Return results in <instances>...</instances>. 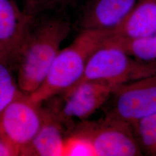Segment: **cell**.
<instances>
[{
	"label": "cell",
	"instance_id": "7",
	"mask_svg": "<svg viewBox=\"0 0 156 156\" xmlns=\"http://www.w3.org/2000/svg\"><path fill=\"white\" fill-rule=\"evenodd\" d=\"M76 131L91 141L97 156H139L142 150L129 123L104 118L84 122Z\"/></svg>",
	"mask_w": 156,
	"mask_h": 156
},
{
	"label": "cell",
	"instance_id": "9",
	"mask_svg": "<svg viewBox=\"0 0 156 156\" xmlns=\"http://www.w3.org/2000/svg\"><path fill=\"white\" fill-rule=\"evenodd\" d=\"M137 0H88L79 24L82 30H112L122 22Z\"/></svg>",
	"mask_w": 156,
	"mask_h": 156
},
{
	"label": "cell",
	"instance_id": "4",
	"mask_svg": "<svg viewBox=\"0 0 156 156\" xmlns=\"http://www.w3.org/2000/svg\"><path fill=\"white\" fill-rule=\"evenodd\" d=\"M105 117L134 124L156 112V73L117 87Z\"/></svg>",
	"mask_w": 156,
	"mask_h": 156
},
{
	"label": "cell",
	"instance_id": "14",
	"mask_svg": "<svg viewBox=\"0 0 156 156\" xmlns=\"http://www.w3.org/2000/svg\"><path fill=\"white\" fill-rule=\"evenodd\" d=\"M13 69L5 60H0V113L23 93L13 75Z\"/></svg>",
	"mask_w": 156,
	"mask_h": 156
},
{
	"label": "cell",
	"instance_id": "17",
	"mask_svg": "<svg viewBox=\"0 0 156 156\" xmlns=\"http://www.w3.org/2000/svg\"><path fill=\"white\" fill-rule=\"evenodd\" d=\"M17 154L4 140L0 138V156H15Z\"/></svg>",
	"mask_w": 156,
	"mask_h": 156
},
{
	"label": "cell",
	"instance_id": "6",
	"mask_svg": "<svg viewBox=\"0 0 156 156\" xmlns=\"http://www.w3.org/2000/svg\"><path fill=\"white\" fill-rule=\"evenodd\" d=\"M117 87L101 81L83 82L58 94L62 95V100L49 109L62 124L75 119L84 120L106 103Z\"/></svg>",
	"mask_w": 156,
	"mask_h": 156
},
{
	"label": "cell",
	"instance_id": "18",
	"mask_svg": "<svg viewBox=\"0 0 156 156\" xmlns=\"http://www.w3.org/2000/svg\"><path fill=\"white\" fill-rule=\"evenodd\" d=\"M0 60H5V59H4V58L2 56V55H1V54H0Z\"/></svg>",
	"mask_w": 156,
	"mask_h": 156
},
{
	"label": "cell",
	"instance_id": "2",
	"mask_svg": "<svg viewBox=\"0 0 156 156\" xmlns=\"http://www.w3.org/2000/svg\"><path fill=\"white\" fill-rule=\"evenodd\" d=\"M112 34V30H82L73 42L57 53L44 81L30 95L41 104L72 87L83 74L90 57Z\"/></svg>",
	"mask_w": 156,
	"mask_h": 156
},
{
	"label": "cell",
	"instance_id": "10",
	"mask_svg": "<svg viewBox=\"0 0 156 156\" xmlns=\"http://www.w3.org/2000/svg\"><path fill=\"white\" fill-rule=\"evenodd\" d=\"M63 124L49 109L42 108L37 133L23 151V156H63Z\"/></svg>",
	"mask_w": 156,
	"mask_h": 156
},
{
	"label": "cell",
	"instance_id": "3",
	"mask_svg": "<svg viewBox=\"0 0 156 156\" xmlns=\"http://www.w3.org/2000/svg\"><path fill=\"white\" fill-rule=\"evenodd\" d=\"M111 35L90 57L76 84L95 80L118 87L156 73V63L142 62L129 56L112 41Z\"/></svg>",
	"mask_w": 156,
	"mask_h": 156
},
{
	"label": "cell",
	"instance_id": "1",
	"mask_svg": "<svg viewBox=\"0 0 156 156\" xmlns=\"http://www.w3.org/2000/svg\"><path fill=\"white\" fill-rule=\"evenodd\" d=\"M70 31V22L62 15L34 16L15 70L17 83L23 93L32 94L42 83Z\"/></svg>",
	"mask_w": 156,
	"mask_h": 156
},
{
	"label": "cell",
	"instance_id": "8",
	"mask_svg": "<svg viewBox=\"0 0 156 156\" xmlns=\"http://www.w3.org/2000/svg\"><path fill=\"white\" fill-rule=\"evenodd\" d=\"M34 17L13 0H0V54L13 71Z\"/></svg>",
	"mask_w": 156,
	"mask_h": 156
},
{
	"label": "cell",
	"instance_id": "12",
	"mask_svg": "<svg viewBox=\"0 0 156 156\" xmlns=\"http://www.w3.org/2000/svg\"><path fill=\"white\" fill-rule=\"evenodd\" d=\"M110 38L129 56L142 62L156 63V34L138 39H124L112 35Z\"/></svg>",
	"mask_w": 156,
	"mask_h": 156
},
{
	"label": "cell",
	"instance_id": "11",
	"mask_svg": "<svg viewBox=\"0 0 156 156\" xmlns=\"http://www.w3.org/2000/svg\"><path fill=\"white\" fill-rule=\"evenodd\" d=\"M112 33L124 39H138L156 34V0H137Z\"/></svg>",
	"mask_w": 156,
	"mask_h": 156
},
{
	"label": "cell",
	"instance_id": "16",
	"mask_svg": "<svg viewBox=\"0 0 156 156\" xmlns=\"http://www.w3.org/2000/svg\"><path fill=\"white\" fill-rule=\"evenodd\" d=\"M79 0H24L23 10L27 14L38 16L58 11Z\"/></svg>",
	"mask_w": 156,
	"mask_h": 156
},
{
	"label": "cell",
	"instance_id": "5",
	"mask_svg": "<svg viewBox=\"0 0 156 156\" xmlns=\"http://www.w3.org/2000/svg\"><path fill=\"white\" fill-rule=\"evenodd\" d=\"M42 123V108L23 94L0 113V138L4 140L17 156L29 145Z\"/></svg>",
	"mask_w": 156,
	"mask_h": 156
},
{
	"label": "cell",
	"instance_id": "15",
	"mask_svg": "<svg viewBox=\"0 0 156 156\" xmlns=\"http://www.w3.org/2000/svg\"><path fill=\"white\" fill-rule=\"evenodd\" d=\"M63 156H97V154L89 138L75 131L65 138Z\"/></svg>",
	"mask_w": 156,
	"mask_h": 156
},
{
	"label": "cell",
	"instance_id": "13",
	"mask_svg": "<svg viewBox=\"0 0 156 156\" xmlns=\"http://www.w3.org/2000/svg\"><path fill=\"white\" fill-rule=\"evenodd\" d=\"M134 135L141 150L156 154V112L132 125Z\"/></svg>",
	"mask_w": 156,
	"mask_h": 156
}]
</instances>
